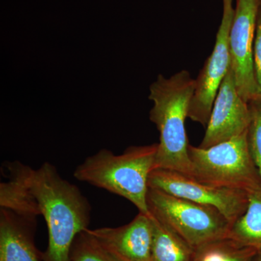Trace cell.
I'll return each mask as SVG.
<instances>
[{
    "label": "cell",
    "mask_w": 261,
    "mask_h": 261,
    "mask_svg": "<svg viewBox=\"0 0 261 261\" xmlns=\"http://www.w3.org/2000/svg\"><path fill=\"white\" fill-rule=\"evenodd\" d=\"M261 0H237L228 38L231 67L239 94L247 102L260 101L253 51Z\"/></svg>",
    "instance_id": "cell-6"
},
{
    "label": "cell",
    "mask_w": 261,
    "mask_h": 261,
    "mask_svg": "<svg viewBox=\"0 0 261 261\" xmlns=\"http://www.w3.org/2000/svg\"><path fill=\"white\" fill-rule=\"evenodd\" d=\"M149 214L192 247L227 238L231 224L218 209L149 188Z\"/></svg>",
    "instance_id": "cell-5"
},
{
    "label": "cell",
    "mask_w": 261,
    "mask_h": 261,
    "mask_svg": "<svg viewBox=\"0 0 261 261\" xmlns=\"http://www.w3.org/2000/svg\"><path fill=\"white\" fill-rule=\"evenodd\" d=\"M103 246L123 261H152V216L142 213L119 227L90 229Z\"/></svg>",
    "instance_id": "cell-10"
},
{
    "label": "cell",
    "mask_w": 261,
    "mask_h": 261,
    "mask_svg": "<svg viewBox=\"0 0 261 261\" xmlns=\"http://www.w3.org/2000/svg\"><path fill=\"white\" fill-rule=\"evenodd\" d=\"M70 257V261H123L103 246L88 228L75 238Z\"/></svg>",
    "instance_id": "cell-16"
},
{
    "label": "cell",
    "mask_w": 261,
    "mask_h": 261,
    "mask_svg": "<svg viewBox=\"0 0 261 261\" xmlns=\"http://www.w3.org/2000/svg\"><path fill=\"white\" fill-rule=\"evenodd\" d=\"M249 104L252 113L251 123L248 129L249 148L261 183V101H254Z\"/></svg>",
    "instance_id": "cell-17"
},
{
    "label": "cell",
    "mask_w": 261,
    "mask_h": 261,
    "mask_svg": "<svg viewBox=\"0 0 261 261\" xmlns=\"http://www.w3.org/2000/svg\"><path fill=\"white\" fill-rule=\"evenodd\" d=\"M259 250L229 238L195 248V261H252Z\"/></svg>",
    "instance_id": "cell-15"
},
{
    "label": "cell",
    "mask_w": 261,
    "mask_h": 261,
    "mask_svg": "<svg viewBox=\"0 0 261 261\" xmlns=\"http://www.w3.org/2000/svg\"><path fill=\"white\" fill-rule=\"evenodd\" d=\"M32 192L48 229L43 261H70L75 238L88 228L90 205L75 185L60 176L51 163L34 169Z\"/></svg>",
    "instance_id": "cell-1"
},
{
    "label": "cell",
    "mask_w": 261,
    "mask_h": 261,
    "mask_svg": "<svg viewBox=\"0 0 261 261\" xmlns=\"http://www.w3.org/2000/svg\"><path fill=\"white\" fill-rule=\"evenodd\" d=\"M152 219L151 260L195 261V247L152 216Z\"/></svg>",
    "instance_id": "cell-13"
},
{
    "label": "cell",
    "mask_w": 261,
    "mask_h": 261,
    "mask_svg": "<svg viewBox=\"0 0 261 261\" xmlns=\"http://www.w3.org/2000/svg\"><path fill=\"white\" fill-rule=\"evenodd\" d=\"M254 67L255 76L259 89H260L261 101V1L257 13L256 30H255V42L253 51Z\"/></svg>",
    "instance_id": "cell-18"
},
{
    "label": "cell",
    "mask_w": 261,
    "mask_h": 261,
    "mask_svg": "<svg viewBox=\"0 0 261 261\" xmlns=\"http://www.w3.org/2000/svg\"><path fill=\"white\" fill-rule=\"evenodd\" d=\"M192 177L223 188L250 192L260 186L258 171L250 154L248 130L207 148L189 146Z\"/></svg>",
    "instance_id": "cell-4"
},
{
    "label": "cell",
    "mask_w": 261,
    "mask_h": 261,
    "mask_svg": "<svg viewBox=\"0 0 261 261\" xmlns=\"http://www.w3.org/2000/svg\"><path fill=\"white\" fill-rule=\"evenodd\" d=\"M149 188L156 189L218 209L233 224L246 211L248 192L207 185L183 173L156 168L149 175Z\"/></svg>",
    "instance_id": "cell-7"
},
{
    "label": "cell",
    "mask_w": 261,
    "mask_h": 261,
    "mask_svg": "<svg viewBox=\"0 0 261 261\" xmlns=\"http://www.w3.org/2000/svg\"><path fill=\"white\" fill-rule=\"evenodd\" d=\"M9 177L0 184V206L24 219L35 220L40 215L37 200L32 192L34 169L15 161L8 163Z\"/></svg>",
    "instance_id": "cell-12"
},
{
    "label": "cell",
    "mask_w": 261,
    "mask_h": 261,
    "mask_svg": "<svg viewBox=\"0 0 261 261\" xmlns=\"http://www.w3.org/2000/svg\"><path fill=\"white\" fill-rule=\"evenodd\" d=\"M34 220L0 211V261H43L34 244Z\"/></svg>",
    "instance_id": "cell-11"
},
{
    "label": "cell",
    "mask_w": 261,
    "mask_h": 261,
    "mask_svg": "<svg viewBox=\"0 0 261 261\" xmlns=\"http://www.w3.org/2000/svg\"><path fill=\"white\" fill-rule=\"evenodd\" d=\"M251 119L250 104L239 94L230 67L216 95L199 147L207 148L243 135L248 130Z\"/></svg>",
    "instance_id": "cell-9"
},
{
    "label": "cell",
    "mask_w": 261,
    "mask_h": 261,
    "mask_svg": "<svg viewBox=\"0 0 261 261\" xmlns=\"http://www.w3.org/2000/svg\"><path fill=\"white\" fill-rule=\"evenodd\" d=\"M252 261H261V250L257 252V255H255V257H254Z\"/></svg>",
    "instance_id": "cell-19"
},
{
    "label": "cell",
    "mask_w": 261,
    "mask_h": 261,
    "mask_svg": "<svg viewBox=\"0 0 261 261\" xmlns=\"http://www.w3.org/2000/svg\"><path fill=\"white\" fill-rule=\"evenodd\" d=\"M195 87V80L186 70L168 79L160 74L150 86L149 99L153 107L149 119L160 133L155 169L171 170L192 177L185 121Z\"/></svg>",
    "instance_id": "cell-2"
},
{
    "label": "cell",
    "mask_w": 261,
    "mask_h": 261,
    "mask_svg": "<svg viewBox=\"0 0 261 261\" xmlns=\"http://www.w3.org/2000/svg\"><path fill=\"white\" fill-rule=\"evenodd\" d=\"M233 15V0H223L222 19L214 50L195 80L188 118L203 126L208 123L216 95L231 65L228 38Z\"/></svg>",
    "instance_id": "cell-8"
},
{
    "label": "cell",
    "mask_w": 261,
    "mask_h": 261,
    "mask_svg": "<svg viewBox=\"0 0 261 261\" xmlns=\"http://www.w3.org/2000/svg\"><path fill=\"white\" fill-rule=\"evenodd\" d=\"M227 238L261 250V185L248 192L246 211L231 224Z\"/></svg>",
    "instance_id": "cell-14"
},
{
    "label": "cell",
    "mask_w": 261,
    "mask_h": 261,
    "mask_svg": "<svg viewBox=\"0 0 261 261\" xmlns=\"http://www.w3.org/2000/svg\"><path fill=\"white\" fill-rule=\"evenodd\" d=\"M159 143L132 146L116 155L108 149L87 158L75 168L80 181L126 199L142 214L150 215L147 206L149 175L155 169Z\"/></svg>",
    "instance_id": "cell-3"
}]
</instances>
